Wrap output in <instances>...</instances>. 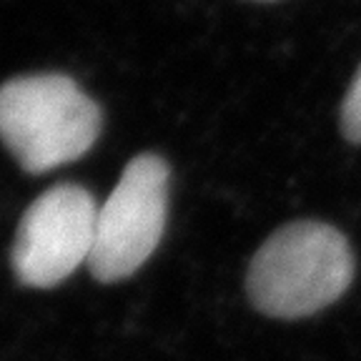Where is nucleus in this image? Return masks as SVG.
Instances as JSON below:
<instances>
[{"label":"nucleus","mask_w":361,"mask_h":361,"mask_svg":"<svg viewBox=\"0 0 361 361\" xmlns=\"http://www.w3.org/2000/svg\"><path fill=\"white\" fill-rule=\"evenodd\" d=\"M354 279V251L338 228L293 221L266 238L248 266L254 306L274 319H301L326 309Z\"/></svg>","instance_id":"nucleus-1"},{"label":"nucleus","mask_w":361,"mask_h":361,"mask_svg":"<svg viewBox=\"0 0 361 361\" xmlns=\"http://www.w3.org/2000/svg\"><path fill=\"white\" fill-rule=\"evenodd\" d=\"M98 133L101 111L68 75H20L0 85V141L28 173L80 158Z\"/></svg>","instance_id":"nucleus-2"},{"label":"nucleus","mask_w":361,"mask_h":361,"mask_svg":"<svg viewBox=\"0 0 361 361\" xmlns=\"http://www.w3.org/2000/svg\"><path fill=\"white\" fill-rule=\"evenodd\" d=\"M166 211L169 166L153 153L135 156L111 196L98 206L90 274L98 281H121L135 274L161 243Z\"/></svg>","instance_id":"nucleus-3"},{"label":"nucleus","mask_w":361,"mask_h":361,"mask_svg":"<svg viewBox=\"0 0 361 361\" xmlns=\"http://www.w3.org/2000/svg\"><path fill=\"white\" fill-rule=\"evenodd\" d=\"M98 203L83 186L61 183L23 214L13 243V269L25 286L48 288L88 264L96 241Z\"/></svg>","instance_id":"nucleus-4"},{"label":"nucleus","mask_w":361,"mask_h":361,"mask_svg":"<svg viewBox=\"0 0 361 361\" xmlns=\"http://www.w3.org/2000/svg\"><path fill=\"white\" fill-rule=\"evenodd\" d=\"M341 130L351 143H361V68L356 71L341 106Z\"/></svg>","instance_id":"nucleus-5"}]
</instances>
